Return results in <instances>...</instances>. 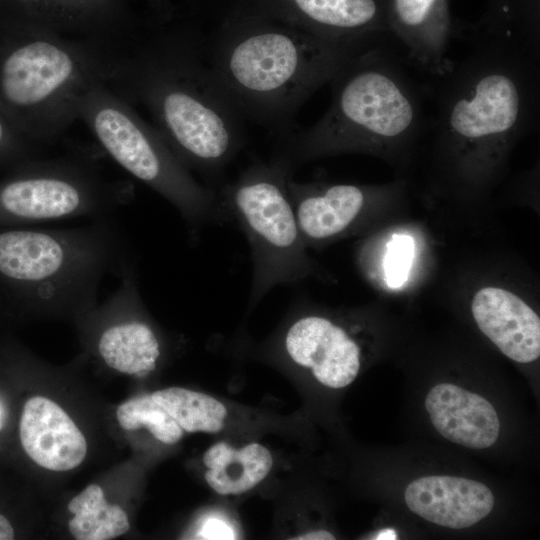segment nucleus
<instances>
[{"label": "nucleus", "mask_w": 540, "mask_h": 540, "mask_svg": "<svg viewBox=\"0 0 540 540\" xmlns=\"http://www.w3.org/2000/svg\"><path fill=\"white\" fill-rule=\"evenodd\" d=\"M385 34L352 56L330 81L332 99L312 126L283 135L281 151L297 165L333 154L397 155L428 131L431 86L413 76Z\"/></svg>", "instance_id": "obj_3"}, {"label": "nucleus", "mask_w": 540, "mask_h": 540, "mask_svg": "<svg viewBox=\"0 0 540 540\" xmlns=\"http://www.w3.org/2000/svg\"><path fill=\"white\" fill-rule=\"evenodd\" d=\"M151 396L184 432L217 433L224 428L227 409L223 403L210 395L170 387L155 391Z\"/></svg>", "instance_id": "obj_20"}, {"label": "nucleus", "mask_w": 540, "mask_h": 540, "mask_svg": "<svg viewBox=\"0 0 540 540\" xmlns=\"http://www.w3.org/2000/svg\"><path fill=\"white\" fill-rule=\"evenodd\" d=\"M78 119L119 166L177 209L192 237L219 222L215 189L198 182L157 129L108 82L94 84L81 97Z\"/></svg>", "instance_id": "obj_8"}, {"label": "nucleus", "mask_w": 540, "mask_h": 540, "mask_svg": "<svg viewBox=\"0 0 540 540\" xmlns=\"http://www.w3.org/2000/svg\"><path fill=\"white\" fill-rule=\"evenodd\" d=\"M205 480L219 495H240L256 487L270 473L273 458L259 443L236 449L226 442L212 445L203 456Z\"/></svg>", "instance_id": "obj_19"}, {"label": "nucleus", "mask_w": 540, "mask_h": 540, "mask_svg": "<svg viewBox=\"0 0 540 540\" xmlns=\"http://www.w3.org/2000/svg\"><path fill=\"white\" fill-rule=\"evenodd\" d=\"M130 523L125 511L119 505L109 504L92 540H110L127 533Z\"/></svg>", "instance_id": "obj_24"}, {"label": "nucleus", "mask_w": 540, "mask_h": 540, "mask_svg": "<svg viewBox=\"0 0 540 540\" xmlns=\"http://www.w3.org/2000/svg\"><path fill=\"white\" fill-rule=\"evenodd\" d=\"M14 538V530L8 519L0 514V540H11Z\"/></svg>", "instance_id": "obj_28"}, {"label": "nucleus", "mask_w": 540, "mask_h": 540, "mask_svg": "<svg viewBox=\"0 0 540 540\" xmlns=\"http://www.w3.org/2000/svg\"><path fill=\"white\" fill-rule=\"evenodd\" d=\"M281 346L293 364L310 370L329 388L348 386L360 370L359 344L344 327L317 313L295 315L282 335Z\"/></svg>", "instance_id": "obj_11"}, {"label": "nucleus", "mask_w": 540, "mask_h": 540, "mask_svg": "<svg viewBox=\"0 0 540 540\" xmlns=\"http://www.w3.org/2000/svg\"><path fill=\"white\" fill-rule=\"evenodd\" d=\"M134 261L112 216L75 228L0 233V276L43 314H84L95 306L102 278H120Z\"/></svg>", "instance_id": "obj_5"}, {"label": "nucleus", "mask_w": 540, "mask_h": 540, "mask_svg": "<svg viewBox=\"0 0 540 540\" xmlns=\"http://www.w3.org/2000/svg\"><path fill=\"white\" fill-rule=\"evenodd\" d=\"M469 49L441 76L429 78L428 130L438 161L460 184L492 179L539 113L540 47L510 34L488 35L458 20Z\"/></svg>", "instance_id": "obj_1"}, {"label": "nucleus", "mask_w": 540, "mask_h": 540, "mask_svg": "<svg viewBox=\"0 0 540 540\" xmlns=\"http://www.w3.org/2000/svg\"><path fill=\"white\" fill-rule=\"evenodd\" d=\"M120 279V286L110 299L98 310L90 309L104 323L99 327L96 351L108 367L145 377L156 369L162 343L145 317L136 261L126 267Z\"/></svg>", "instance_id": "obj_10"}, {"label": "nucleus", "mask_w": 540, "mask_h": 540, "mask_svg": "<svg viewBox=\"0 0 540 540\" xmlns=\"http://www.w3.org/2000/svg\"><path fill=\"white\" fill-rule=\"evenodd\" d=\"M118 423L124 430L146 427L160 442L172 445L184 434L183 429L150 395H143L122 403L116 410Z\"/></svg>", "instance_id": "obj_21"}, {"label": "nucleus", "mask_w": 540, "mask_h": 540, "mask_svg": "<svg viewBox=\"0 0 540 540\" xmlns=\"http://www.w3.org/2000/svg\"><path fill=\"white\" fill-rule=\"evenodd\" d=\"M132 198L130 183L107 180L91 161L43 159L0 188V215L29 223L93 220L112 216Z\"/></svg>", "instance_id": "obj_9"}, {"label": "nucleus", "mask_w": 540, "mask_h": 540, "mask_svg": "<svg viewBox=\"0 0 540 540\" xmlns=\"http://www.w3.org/2000/svg\"><path fill=\"white\" fill-rule=\"evenodd\" d=\"M413 256V239L408 235H393L384 258L385 281L390 288H399L406 282Z\"/></svg>", "instance_id": "obj_23"}, {"label": "nucleus", "mask_w": 540, "mask_h": 540, "mask_svg": "<svg viewBox=\"0 0 540 540\" xmlns=\"http://www.w3.org/2000/svg\"><path fill=\"white\" fill-rule=\"evenodd\" d=\"M19 436L26 454L48 470H72L87 453L86 439L71 417L56 402L43 396L26 401Z\"/></svg>", "instance_id": "obj_14"}, {"label": "nucleus", "mask_w": 540, "mask_h": 540, "mask_svg": "<svg viewBox=\"0 0 540 540\" xmlns=\"http://www.w3.org/2000/svg\"><path fill=\"white\" fill-rule=\"evenodd\" d=\"M397 538V535L395 533V531L393 529H383L381 530L377 536L375 537V539L377 540H391V539H396Z\"/></svg>", "instance_id": "obj_29"}, {"label": "nucleus", "mask_w": 540, "mask_h": 540, "mask_svg": "<svg viewBox=\"0 0 540 540\" xmlns=\"http://www.w3.org/2000/svg\"><path fill=\"white\" fill-rule=\"evenodd\" d=\"M289 196L307 246L339 237L360 219L369 189L354 184L299 183L291 178Z\"/></svg>", "instance_id": "obj_13"}, {"label": "nucleus", "mask_w": 540, "mask_h": 540, "mask_svg": "<svg viewBox=\"0 0 540 540\" xmlns=\"http://www.w3.org/2000/svg\"><path fill=\"white\" fill-rule=\"evenodd\" d=\"M404 498L413 513L452 529L475 525L494 507V495L486 485L455 476L416 479L407 486Z\"/></svg>", "instance_id": "obj_15"}, {"label": "nucleus", "mask_w": 540, "mask_h": 540, "mask_svg": "<svg viewBox=\"0 0 540 540\" xmlns=\"http://www.w3.org/2000/svg\"><path fill=\"white\" fill-rule=\"evenodd\" d=\"M381 36L338 41L298 27L244 24L222 31L206 58L244 119L284 135L292 130L291 119L300 106Z\"/></svg>", "instance_id": "obj_4"}, {"label": "nucleus", "mask_w": 540, "mask_h": 540, "mask_svg": "<svg viewBox=\"0 0 540 540\" xmlns=\"http://www.w3.org/2000/svg\"><path fill=\"white\" fill-rule=\"evenodd\" d=\"M425 407L434 428L451 442L484 449L498 439L500 422L496 410L476 393L441 383L429 391Z\"/></svg>", "instance_id": "obj_17"}, {"label": "nucleus", "mask_w": 540, "mask_h": 540, "mask_svg": "<svg viewBox=\"0 0 540 540\" xmlns=\"http://www.w3.org/2000/svg\"><path fill=\"white\" fill-rule=\"evenodd\" d=\"M6 421V409L3 402L0 400V430L4 427Z\"/></svg>", "instance_id": "obj_30"}, {"label": "nucleus", "mask_w": 540, "mask_h": 540, "mask_svg": "<svg viewBox=\"0 0 540 540\" xmlns=\"http://www.w3.org/2000/svg\"><path fill=\"white\" fill-rule=\"evenodd\" d=\"M538 14L539 0H488L484 14L473 25L485 33L503 34Z\"/></svg>", "instance_id": "obj_22"}, {"label": "nucleus", "mask_w": 540, "mask_h": 540, "mask_svg": "<svg viewBox=\"0 0 540 540\" xmlns=\"http://www.w3.org/2000/svg\"><path fill=\"white\" fill-rule=\"evenodd\" d=\"M201 539H235L232 528L223 520L211 518L204 522L198 533Z\"/></svg>", "instance_id": "obj_26"}, {"label": "nucleus", "mask_w": 540, "mask_h": 540, "mask_svg": "<svg viewBox=\"0 0 540 540\" xmlns=\"http://www.w3.org/2000/svg\"><path fill=\"white\" fill-rule=\"evenodd\" d=\"M288 17L322 38L351 41L389 33L387 0H288Z\"/></svg>", "instance_id": "obj_18"}, {"label": "nucleus", "mask_w": 540, "mask_h": 540, "mask_svg": "<svg viewBox=\"0 0 540 540\" xmlns=\"http://www.w3.org/2000/svg\"><path fill=\"white\" fill-rule=\"evenodd\" d=\"M294 169L278 151L215 189L219 222L235 223L250 247L251 306L274 287L295 284L313 272L288 191Z\"/></svg>", "instance_id": "obj_7"}, {"label": "nucleus", "mask_w": 540, "mask_h": 540, "mask_svg": "<svg viewBox=\"0 0 540 540\" xmlns=\"http://www.w3.org/2000/svg\"><path fill=\"white\" fill-rule=\"evenodd\" d=\"M456 21L448 0H387L389 33L406 61L429 78L441 76L452 64Z\"/></svg>", "instance_id": "obj_12"}, {"label": "nucleus", "mask_w": 540, "mask_h": 540, "mask_svg": "<svg viewBox=\"0 0 540 540\" xmlns=\"http://www.w3.org/2000/svg\"><path fill=\"white\" fill-rule=\"evenodd\" d=\"M5 138H6L5 125H4L3 121H2V119L0 118V146L2 144H4Z\"/></svg>", "instance_id": "obj_31"}, {"label": "nucleus", "mask_w": 540, "mask_h": 540, "mask_svg": "<svg viewBox=\"0 0 540 540\" xmlns=\"http://www.w3.org/2000/svg\"><path fill=\"white\" fill-rule=\"evenodd\" d=\"M471 310L479 329L505 356L519 363L539 358V316L516 294L499 287L481 288Z\"/></svg>", "instance_id": "obj_16"}, {"label": "nucleus", "mask_w": 540, "mask_h": 540, "mask_svg": "<svg viewBox=\"0 0 540 540\" xmlns=\"http://www.w3.org/2000/svg\"><path fill=\"white\" fill-rule=\"evenodd\" d=\"M297 540H334L335 536L326 530H316L299 535Z\"/></svg>", "instance_id": "obj_27"}, {"label": "nucleus", "mask_w": 540, "mask_h": 540, "mask_svg": "<svg viewBox=\"0 0 540 540\" xmlns=\"http://www.w3.org/2000/svg\"><path fill=\"white\" fill-rule=\"evenodd\" d=\"M108 505L102 488L97 484H90L70 500L68 510L76 514L83 510H102Z\"/></svg>", "instance_id": "obj_25"}, {"label": "nucleus", "mask_w": 540, "mask_h": 540, "mask_svg": "<svg viewBox=\"0 0 540 540\" xmlns=\"http://www.w3.org/2000/svg\"><path fill=\"white\" fill-rule=\"evenodd\" d=\"M118 54L116 46L43 29L1 58L0 97L33 140L51 144L78 119L81 97L110 81Z\"/></svg>", "instance_id": "obj_6"}, {"label": "nucleus", "mask_w": 540, "mask_h": 540, "mask_svg": "<svg viewBox=\"0 0 540 540\" xmlns=\"http://www.w3.org/2000/svg\"><path fill=\"white\" fill-rule=\"evenodd\" d=\"M200 43L174 37L119 52L109 85L145 108L168 146L215 189L244 145V118L216 81Z\"/></svg>", "instance_id": "obj_2"}]
</instances>
